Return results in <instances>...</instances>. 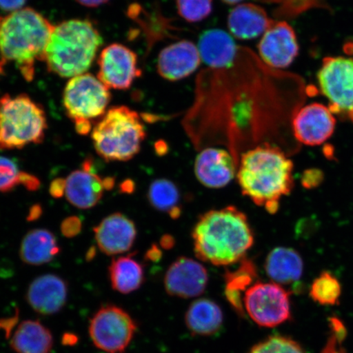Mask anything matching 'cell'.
<instances>
[{
	"mask_svg": "<svg viewBox=\"0 0 353 353\" xmlns=\"http://www.w3.org/2000/svg\"><path fill=\"white\" fill-rule=\"evenodd\" d=\"M74 129H76L79 134L87 135L92 131L94 128H92V122L78 121L74 123Z\"/></svg>",
	"mask_w": 353,
	"mask_h": 353,
	"instance_id": "obj_38",
	"label": "cell"
},
{
	"mask_svg": "<svg viewBox=\"0 0 353 353\" xmlns=\"http://www.w3.org/2000/svg\"><path fill=\"white\" fill-rule=\"evenodd\" d=\"M109 276L112 288L123 294L138 290L145 277L143 265L131 255L113 259L109 267Z\"/></svg>",
	"mask_w": 353,
	"mask_h": 353,
	"instance_id": "obj_26",
	"label": "cell"
},
{
	"mask_svg": "<svg viewBox=\"0 0 353 353\" xmlns=\"http://www.w3.org/2000/svg\"><path fill=\"white\" fill-rule=\"evenodd\" d=\"M98 78L105 86L126 90L142 74L138 56L121 43H112L101 51L99 59Z\"/></svg>",
	"mask_w": 353,
	"mask_h": 353,
	"instance_id": "obj_11",
	"label": "cell"
},
{
	"mask_svg": "<svg viewBox=\"0 0 353 353\" xmlns=\"http://www.w3.org/2000/svg\"><path fill=\"white\" fill-rule=\"evenodd\" d=\"M120 188L121 192L130 194L134 192L135 190V184L132 180L128 179L121 184Z\"/></svg>",
	"mask_w": 353,
	"mask_h": 353,
	"instance_id": "obj_42",
	"label": "cell"
},
{
	"mask_svg": "<svg viewBox=\"0 0 353 353\" xmlns=\"http://www.w3.org/2000/svg\"><path fill=\"white\" fill-rule=\"evenodd\" d=\"M197 46L183 39L163 48L157 59V72L166 81H182L191 76L201 63Z\"/></svg>",
	"mask_w": 353,
	"mask_h": 353,
	"instance_id": "obj_15",
	"label": "cell"
},
{
	"mask_svg": "<svg viewBox=\"0 0 353 353\" xmlns=\"http://www.w3.org/2000/svg\"><path fill=\"white\" fill-rule=\"evenodd\" d=\"M110 99L109 88L90 73L70 79L63 98L66 116L74 123L103 118Z\"/></svg>",
	"mask_w": 353,
	"mask_h": 353,
	"instance_id": "obj_7",
	"label": "cell"
},
{
	"mask_svg": "<svg viewBox=\"0 0 353 353\" xmlns=\"http://www.w3.org/2000/svg\"><path fill=\"white\" fill-rule=\"evenodd\" d=\"M325 175L323 171L316 168H312V169L303 171L301 175L302 186L307 190H312L321 186L323 183Z\"/></svg>",
	"mask_w": 353,
	"mask_h": 353,
	"instance_id": "obj_33",
	"label": "cell"
},
{
	"mask_svg": "<svg viewBox=\"0 0 353 353\" xmlns=\"http://www.w3.org/2000/svg\"><path fill=\"white\" fill-rule=\"evenodd\" d=\"M176 10L190 23L208 19L213 12V0H175Z\"/></svg>",
	"mask_w": 353,
	"mask_h": 353,
	"instance_id": "obj_30",
	"label": "cell"
},
{
	"mask_svg": "<svg viewBox=\"0 0 353 353\" xmlns=\"http://www.w3.org/2000/svg\"><path fill=\"white\" fill-rule=\"evenodd\" d=\"M65 179L63 178L56 179L50 184V193L54 198H61L65 194Z\"/></svg>",
	"mask_w": 353,
	"mask_h": 353,
	"instance_id": "obj_36",
	"label": "cell"
},
{
	"mask_svg": "<svg viewBox=\"0 0 353 353\" xmlns=\"http://www.w3.org/2000/svg\"><path fill=\"white\" fill-rule=\"evenodd\" d=\"M82 6L88 8H97L109 2V0H77Z\"/></svg>",
	"mask_w": 353,
	"mask_h": 353,
	"instance_id": "obj_41",
	"label": "cell"
},
{
	"mask_svg": "<svg viewBox=\"0 0 353 353\" xmlns=\"http://www.w3.org/2000/svg\"><path fill=\"white\" fill-rule=\"evenodd\" d=\"M145 137L139 114L125 105L110 108L92 132L96 152L108 162L131 160L139 153Z\"/></svg>",
	"mask_w": 353,
	"mask_h": 353,
	"instance_id": "obj_5",
	"label": "cell"
},
{
	"mask_svg": "<svg viewBox=\"0 0 353 353\" xmlns=\"http://www.w3.org/2000/svg\"><path fill=\"white\" fill-rule=\"evenodd\" d=\"M54 28L46 17L30 8L0 16V64L15 63L26 81H32L35 61H43Z\"/></svg>",
	"mask_w": 353,
	"mask_h": 353,
	"instance_id": "obj_3",
	"label": "cell"
},
{
	"mask_svg": "<svg viewBox=\"0 0 353 353\" xmlns=\"http://www.w3.org/2000/svg\"><path fill=\"white\" fill-rule=\"evenodd\" d=\"M148 199L153 209L176 219L182 215V195L178 186L170 179H157L150 184Z\"/></svg>",
	"mask_w": 353,
	"mask_h": 353,
	"instance_id": "obj_28",
	"label": "cell"
},
{
	"mask_svg": "<svg viewBox=\"0 0 353 353\" xmlns=\"http://www.w3.org/2000/svg\"><path fill=\"white\" fill-rule=\"evenodd\" d=\"M65 182V196L70 204L79 209H91L103 196V179L94 172L74 171L66 178Z\"/></svg>",
	"mask_w": 353,
	"mask_h": 353,
	"instance_id": "obj_21",
	"label": "cell"
},
{
	"mask_svg": "<svg viewBox=\"0 0 353 353\" xmlns=\"http://www.w3.org/2000/svg\"><path fill=\"white\" fill-rule=\"evenodd\" d=\"M273 20L261 6L252 3L237 4L229 12L228 26L234 38L251 41L261 37Z\"/></svg>",
	"mask_w": 353,
	"mask_h": 353,
	"instance_id": "obj_19",
	"label": "cell"
},
{
	"mask_svg": "<svg viewBox=\"0 0 353 353\" xmlns=\"http://www.w3.org/2000/svg\"><path fill=\"white\" fill-rule=\"evenodd\" d=\"M96 254V251L94 249H91L90 251H88V253L87 254L86 258L88 260H91L94 259V256Z\"/></svg>",
	"mask_w": 353,
	"mask_h": 353,
	"instance_id": "obj_46",
	"label": "cell"
},
{
	"mask_svg": "<svg viewBox=\"0 0 353 353\" xmlns=\"http://www.w3.org/2000/svg\"><path fill=\"white\" fill-rule=\"evenodd\" d=\"M303 260L297 250L276 247L265 260V271L270 279L280 285L296 284L303 274Z\"/></svg>",
	"mask_w": 353,
	"mask_h": 353,
	"instance_id": "obj_22",
	"label": "cell"
},
{
	"mask_svg": "<svg viewBox=\"0 0 353 353\" xmlns=\"http://www.w3.org/2000/svg\"><path fill=\"white\" fill-rule=\"evenodd\" d=\"M192 239L196 257L215 266L241 261L254 241L248 219L235 206L201 216L193 228Z\"/></svg>",
	"mask_w": 353,
	"mask_h": 353,
	"instance_id": "obj_1",
	"label": "cell"
},
{
	"mask_svg": "<svg viewBox=\"0 0 353 353\" xmlns=\"http://www.w3.org/2000/svg\"><path fill=\"white\" fill-rule=\"evenodd\" d=\"M161 244L164 249H170L174 245V241L170 236H165L161 238Z\"/></svg>",
	"mask_w": 353,
	"mask_h": 353,
	"instance_id": "obj_43",
	"label": "cell"
},
{
	"mask_svg": "<svg viewBox=\"0 0 353 353\" xmlns=\"http://www.w3.org/2000/svg\"><path fill=\"white\" fill-rule=\"evenodd\" d=\"M21 172L11 159L0 157V192H10L19 186Z\"/></svg>",
	"mask_w": 353,
	"mask_h": 353,
	"instance_id": "obj_32",
	"label": "cell"
},
{
	"mask_svg": "<svg viewBox=\"0 0 353 353\" xmlns=\"http://www.w3.org/2000/svg\"><path fill=\"white\" fill-rule=\"evenodd\" d=\"M244 308L258 325L276 327L291 319L290 294L274 282H256L245 293Z\"/></svg>",
	"mask_w": 353,
	"mask_h": 353,
	"instance_id": "obj_8",
	"label": "cell"
},
{
	"mask_svg": "<svg viewBox=\"0 0 353 353\" xmlns=\"http://www.w3.org/2000/svg\"><path fill=\"white\" fill-rule=\"evenodd\" d=\"M256 277L257 272L254 263L245 258L241 260L240 267L236 270L228 271L225 274V296L238 315L244 316L245 314L242 293H245L254 284L253 282Z\"/></svg>",
	"mask_w": 353,
	"mask_h": 353,
	"instance_id": "obj_27",
	"label": "cell"
},
{
	"mask_svg": "<svg viewBox=\"0 0 353 353\" xmlns=\"http://www.w3.org/2000/svg\"><path fill=\"white\" fill-rule=\"evenodd\" d=\"M209 274L203 264L188 257H180L172 263L164 278L168 294L182 299L200 296L205 292Z\"/></svg>",
	"mask_w": 353,
	"mask_h": 353,
	"instance_id": "obj_13",
	"label": "cell"
},
{
	"mask_svg": "<svg viewBox=\"0 0 353 353\" xmlns=\"http://www.w3.org/2000/svg\"><path fill=\"white\" fill-rule=\"evenodd\" d=\"M336 120L328 107L321 103H311L295 114L292 129L295 139L300 143L310 147L323 144L333 135Z\"/></svg>",
	"mask_w": 353,
	"mask_h": 353,
	"instance_id": "obj_14",
	"label": "cell"
},
{
	"mask_svg": "<svg viewBox=\"0 0 353 353\" xmlns=\"http://www.w3.org/2000/svg\"><path fill=\"white\" fill-rule=\"evenodd\" d=\"M17 353H50L54 339L50 330L38 321L21 322L11 339Z\"/></svg>",
	"mask_w": 353,
	"mask_h": 353,
	"instance_id": "obj_25",
	"label": "cell"
},
{
	"mask_svg": "<svg viewBox=\"0 0 353 353\" xmlns=\"http://www.w3.org/2000/svg\"><path fill=\"white\" fill-rule=\"evenodd\" d=\"M68 297V285L61 276L46 274L30 285L26 300L39 314L52 315L64 307Z\"/></svg>",
	"mask_w": 353,
	"mask_h": 353,
	"instance_id": "obj_18",
	"label": "cell"
},
{
	"mask_svg": "<svg viewBox=\"0 0 353 353\" xmlns=\"http://www.w3.org/2000/svg\"><path fill=\"white\" fill-rule=\"evenodd\" d=\"M94 231L99 250L107 255L128 252L137 238L134 223L121 213L108 216L94 228Z\"/></svg>",
	"mask_w": 353,
	"mask_h": 353,
	"instance_id": "obj_16",
	"label": "cell"
},
{
	"mask_svg": "<svg viewBox=\"0 0 353 353\" xmlns=\"http://www.w3.org/2000/svg\"><path fill=\"white\" fill-rule=\"evenodd\" d=\"M103 185L105 191H110L116 185V179L113 176H107V178L103 179Z\"/></svg>",
	"mask_w": 353,
	"mask_h": 353,
	"instance_id": "obj_44",
	"label": "cell"
},
{
	"mask_svg": "<svg viewBox=\"0 0 353 353\" xmlns=\"http://www.w3.org/2000/svg\"><path fill=\"white\" fill-rule=\"evenodd\" d=\"M61 252L55 236L47 229H34L21 241L20 258L26 264L39 266L54 260Z\"/></svg>",
	"mask_w": 353,
	"mask_h": 353,
	"instance_id": "obj_24",
	"label": "cell"
},
{
	"mask_svg": "<svg viewBox=\"0 0 353 353\" xmlns=\"http://www.w3.org/2000/svg\"><path fill=\"white\" fill-rule=\"evenodd\" d=\"M195 174L205 187L219 189L230 183L237 173L230 153L222 148H209L198 154Z\"/></svg>",
	"mask_w": 353,
	"mask_h": 353,
	"instance_id": "obj_17",
	"label": "cell"
},
{
	"mask_svg": "<svg viewBox=\"0 0 353 353\" xmlns=\"http://www.w3.org/2000/svg\"><path fill=\"white\" fill-rule=\"evenodd\" d=\"M185 323L192 334L211 336L222 327L223 313L213 300L199 299L189 306L185 314Z\"/></svg>",
	"mask_w": 353,
	"mask_h": 353,
	"instance_id": "obj_23",
	"label": "cell"
},
{
	"mask_svg": "<svg viewBox=\"0 0 353 353\" xmlns=\"http://www.w3.org/2000/svg\"><path fill=\"white\" fill-rule=\"evenodd\" d=\"M342 294V285L338 278L328 271H324L316 278L309 290V295L322 306L337 305Z\"/></svg>",
	"mask_w": 353,
	"mask_h": 353,
	"instance_id": "obj_29",
	"label": "cell"
},
{
	"mask_svg": "<svg viewBox=\"0 0 353 353\" xmlns=\"http://www.w3.org/2000/svg\"><path fill=\"white\" fill-rule=\"evenodd\" d=\"M293 170V162L280 149L264 144L242 154L236 176L243 195L274 214L281 199L292 191Z\"/></svg>",
	"mask_w": 353,
	"mask_h": 353,
	"instance_id": "obj_2",
	"label": "cell"
},
{
	"mask_svg": "<svg viewBox=\"0 0 353 353\" xmlns=\"http://www.w3.org/2000/svg\"><path fill=\"white\" fill-rule=\"evenodd\" d=\"M20 185L24 186L26 190L30 192L37 191L41 187V181L32 174L21 171L20 175Z\"/></svg>",
	"mask_w": 353,
	"mask_h": 353,
	"instance_id": "obj_35",
	"label": "cell"
},
{
	"mask_svg": "<svg viewBox=\"0 0 353 353\" xmlns=\"http://www.w3.org/2000/svg\"><path fill=\"white\" fill-rule=\"evenodd\" d=\"M249 353H307L294 339L282 335H273L255 344Z\"/></svg>",
	"mask_w": 353,
	"mask_h": 353,
	"instance_id": "obj_31",
	"label": "cell"
},
{
	"mask_svg": "<svg viewBox=\"0 0 353 353\" xmlns=\"http://www.w3.org/2000/svg\"><path fill=\"white\" fill-rule=\"evenodd\" d=\"M48 129L46 110L28 94L0 99V150L41 144Z\"/></svg>",
	"mask_w": 353,
	"mask_h": 353,
	"instance_id": "obj_6",
	"label": "cell"
},
{
	"mask_svg": "<svg viewBox=\"0 0 353 353\" xmlns=\"http://www.w3.org/2000/svg\"><path fill=\"white\" fill-rule=\"evenodd\" d=\"M28 0H0V11L16 12L22 10Z\"/></svg>",
	"mask_w": 353,
	"mask_h": 353,
	"instance_id": "obj_37",
	"label": "cell"
},
{
	"mask_svg": "<svg viewBox=\"0 0 353 353\" xmlns=\"http://www.w3.org/2000/svg\"><path fill=\"white\" fill-rule=\"evenodd\" d=\"M317 81L330 101L333 114H342L353 122V59L328 57L322 61Z\"/></svg>",
	"mask_w": 353,
	"mask_h": 353,
	"instance_id": "obj_9",
	"label": "cell"
},
{
	"mask_svg": "<svg viewBox=\"0 0 353 353\" xmlns=\"http://www.w3.org/2000/svg\"><path fill=\"white\" fill-rule=\"evenodd\" d=\"M225 3L229 4V6H237V4L241 3L244 0H222Z\"/></svg>",
	"mask_w": 353,
	"mask_h": 353,
	"instance_id": "obj_45",
	"label": "cell"
},
{
	"mask_svg": "<svg viewBox=\"0 0 353 353\" xmlns=\"http://www.w3.org/2000/svg\"><path fill=\"white\" fill-rule=\"evenodd\" d=\"M161 257V250L159 249L157 245H152V248L150 249L148 251L147 254H145V258L154 262L159 261Z\"/></svg>",
	"mask_w": 353,
	"mask_h": 353,
	"instance_id": "obj_40",
	"label": "cell"
},
{
	"mask_svg": "<svg viewBox=\"0 0 353 353\" xmlns=\"http://www.w3.org/2000/svg\"><path fill=\"white\" fill-rule=\"evenodd\" d=\"M43 214V209L41 205H34L32 208L30 209L29 214L28 216V221L32 222V221L37 220L41 218Z\"/></svg>",
	"mask_w": 353,
	"mask_h": 353,
	"instance_id": "obj_39",
	"label": "cell"
},
{
	"mask_svg": "<svg viewBox=\"0 0 353 353\" xmlns=\"http://www.w3.org/2000/svg\"><path fill=\"white\" fill-rule=\"evenodd\" d=\"M260 57L273 68L283 69L292 64L299 52L296 33L286 21H273L258 43Z\"/></svg>",
	"mask_w": 353,
	"mask_h": 353,
	"instance_id": "obj_12",
	"label": "cell"
},
{
	"mask_svg": "<svg viewBox=\"0 0 353 353\" xmlns=\"http://www.w3.org/2000/svg\"><path fill=\"white\" fill-rule=\"evenodd\" d=\"M82 230V222L77 216H70L61 224V232L66 238L76 237Z\"/></svg>",
	"mask_w": 353,
	"mask_h": 353,
	"instance_id": "obj_34",
	"label": "cell"
},
{
	"mask_svg": "<svg viewBox=\"0 0 353 353\" xmlns=\"http://www.w3.org/2000/svg\"><path fill=\"white\" fill-rule=\"evenodd\" d=\"M101 44L103 38L91 21H65L54 26L43 61L48 72L72 79L88 72Z\"/></svg>",
	"mask_w": 353,
	"mask_h": 353,
	"instance_id": "obj_4",
	"label": "cell"
},
{
	"mask_svg": "<svg viewBox=\"0 0 353 353\" xmlns=\"http://www.w3.org/2000/svg\"><path fill=\"white\" fill-rule=\"evenodd\" d=\"M136 330L137 325L129 313L114 305L100 308L88 327L92 343L107 353H125Z\"/></svg>",
	"mask_w": 353,
	"mask_h": 353,
	"instance_id": "obj_10",
	"label": "cell"
},
{
	"mask_svg": "<svg viewBox=\"0 0 353 353\" xmlns=\"http://www.w3.org/2000/svg\"><path fill=\"white\" fill-rule=\"evenodd\" d=\"M197 48L204 63L213 68H226L236 59L237 46L233 37L221 29H210L201 34Z\"/></svg>",
	"mask_w": 353,
	"mask_h": 353,
	"instance_id": "obj_20",
	"label": "cell"
}]
</instances>
